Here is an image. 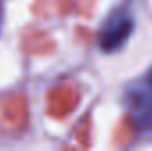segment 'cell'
<instances>
[{"label":"cell","mask_w":152,"mask_h":151,"mask_svg":"<svg viewBox=\"0 0 152 151\" xmlns=\"http://www.w3.org/2000/svg\"><path fill=\"white\" fill-rule=\"evenodd\" d=\"M124 107L140 126L152 124V68L124 89Z\"/></svg>","instance_id":"1"},{"label":"cell","mask_w":152,"mask_h":151,"mask_svg":"<svg viewBox=\"0 0 152 151\" xmlns=\"http://www.w3.org/2000/svg\"><path fill=\"white\" fill-rule=\"evenodd\" d=\"M134 29V18L129 11V7H115L113 11L106 16L99 29V48L106 53H112L120 50L127 39L131 38Z\"/></svg>","instance_id":"2"},{"label":"cell","mask_w":152,"mask_h":151,"mask_svg":"<svg viewBox=\"0 0 152 151\" xmlns=\"http://www.w3.org/2000/svg\"><path fill=\"white\" fill-rule=\"evenodd\" d=\"M0 21H2V4H0Z\"/></svg>","instance_id":"3"}]
</instances>
